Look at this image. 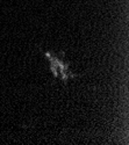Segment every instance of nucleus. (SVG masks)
<instances>
[{
  "mask_svg": "<svg viewBox=\"0 0 129 145\" xmlns=\"http://www.w3.org/2000/svg\"><path fill=\"white\" fill-rule=\"evenodd\" d=\"M44 55L49 60L50 71H51V73L54 74L55 78L61 79L63 82L66 84L69 78L78 77V74H75V73H72V72L70 71V69H69L70 63L66 62V59L64 58V52H61V57L57 56V55H52L49 51H45Z\"/></svg>",
  "mask_w": 129,
  "mask_h": 145,
  "instance_id": "nucleus-1",
  "label": "nucleus"
}]
</instances>
